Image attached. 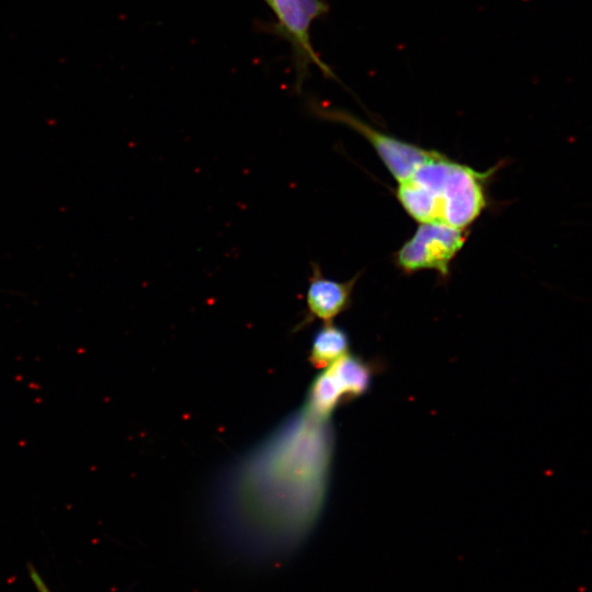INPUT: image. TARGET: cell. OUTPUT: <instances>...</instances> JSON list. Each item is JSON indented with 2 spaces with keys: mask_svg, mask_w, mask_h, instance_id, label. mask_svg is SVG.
I'll return each mask as SVG.
<instances>
[{
  "mask_svg": "<svg viewBox=\"0 0 592 592\" xmlns=\"http://www.w3.org/2000/svg\"><path fill=\"white\" fill-rule=\"evenodd\" d=\"M333 444L330 419L304 408L253 452L220 515L232 549L270 560L306 539L326 501Z\"/></svg>",
  "mask_w": 592,
  "mask_h": 592,
  "instance_id": "1",
  "label": "cell"
},
{
  "mask_svg": "<svg viewBox=\"0 0 592 592\" xmlns=\"http://www.w3.org/2000/svg\"><path fill=\"white\" fill-rule=\"evenodd\" d=\"M494 170L479 172L437 151L399 183L396 197L420 224L466 229L487 206L486 184Z\"/></svg>",
  "mask_w": 592,
  "mask_h": 592,
  "instance_id": "2",
  "label": "cell"
},
{
  "mask_svg": "<svg viewBox=\"0 0 592 592\" xmlns=\"http://www.w3.org/2000/svg\"><path fill=\"white\" fill-rule=\"evenodd\" d=\"M275 15V23L267 25L270 33L291 45L295 70V89L299 92L311 66L338 82L334 71L318 56L310 39L312 22L329 11L323 0H264Z\"/></svg>",
  "mask_w": 592,
  "mask_h": 592,
  "instance_id": "3",
  "label": "cell"
},
{
  "mask_svg": "<svg viewBox=\"0 0 592 592\" xmlns=\"http://www.w3.org/2000/svg\"><path fill=\"white\" fill-rule=\"evenodd\" d=\"M309 107L317 117L346 125L367 139L398 182L407 180L419 166L437 153L436 150H428L383 133L345 110L327 107L317 102L310 103Z\"/></svg>",
  "mask_w": 592,
  "mask_h": 592,
  "instance_id": "4",
  "label": "cell"
},
{
  "mask_svg": "<svg viewBox=\"0 0 592 592\" xmlns=\"http://www.w3.org/2000/svg\"><path fill=\"white\" fill-rule=\"evenodd\" d=\"M466 238L465 229L440 223L421 224L395 253V263L405 273L434 270L446 276Z\"/></svg>",
  "mask_w": 592,
  "mask_h": 592,
  "instance_id": "5",
  "label": "cell"
},
{
  "mask_svg": "<svg viewBox=\"0 0 592 592\" xmlns=\"http://www.w3.org/2000/svg\"><path fill=\"white\" fill-rule=\"evenodd\" d=\"M357 276L346 282H339L325 276L319 265L312 262L306 293L307 314L301 326L315 320L329 323L345 311L351 305Z\"/></svg>",
  "mask_w": 592,
  "mask_h": 592,
  "instance_id": "6",
  "label": "cell"
},
{
  "mask_svg": "<svg viewBox=\"0 0 592 592\" xmlns=\"http://www.w3.org/2000/svg\"><path fill=\"white\" fill-rule=\"evenodd\" d=\"M344 397V403L365 395L382 366L378 362L346 353L327 367Z\"/></svg>",
  "mask_w": 592,
  "mask_h": 592,
  "instance_id": "7",
  "label": "cell"
},
{
  "mask_svg": "<svg viewBox=\"0 0 592 592\" xmlns=\"http://www.w3.org/2000/svg\"><path fill=\"white\" fill-rule=\"evenodd\" d=\"M350 339L348 332L332 322L325 323L314 335L309 353V362L316 368H327L337 360L349 353Z\"/></svg>",
  "mask_w": 592,
  "mask_h": 592,
  "instance_id": "8",
  "label": "cell"
},
{
  "mask_svg": "<svg viewBox=\"0 0 592 592\" xmlns=\"http://www.w3.org/2000/svg\"><path fill=\"white\" fill-rule=\"evenodd\" d=\"M341 403H344L341 388L327 368L314 379L305 408L318 418L330 419Z\"/></svg>",
  "mask_w": 592,
  "mask_h": 592,
  "instance_id": "9",
  "label": "cell"
},
{
  "mask_svg": "<svg viewBox=\"0 0 592 592\" xmlns=\"http://www.w3.org/2000/svg\"><path fill=\"white\" fill-rule=\"evenodd\" d=\"M30 577L38 592H52L34 568H30Z\"/></svg>",
  "mask_w": 592,
  "mask_h": 592,
  "instance_id": "10",
  "label": "cell"
}]
</instances>
